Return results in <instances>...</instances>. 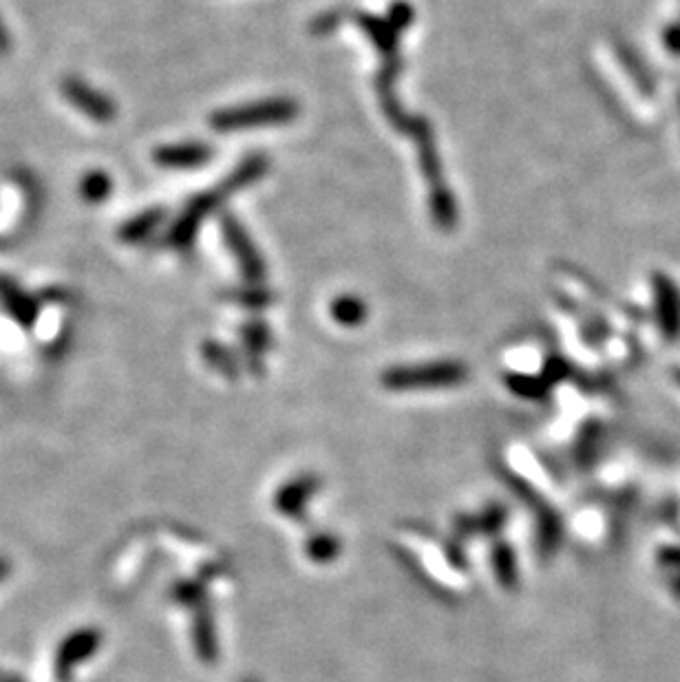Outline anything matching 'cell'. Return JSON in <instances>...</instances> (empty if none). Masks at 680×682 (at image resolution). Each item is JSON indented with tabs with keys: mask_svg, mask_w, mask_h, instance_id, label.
Listing matches in <instances>:
<instances>
[{
	"mask_svg": "<svg viewBox=\"0 0 680 682\" xmlns=\"http://www.w3.org/2000/svg\"><path fill=\"white\" fill-rule=\"evenodd\" d=\"M268 170V159L263 155H250L248 159H243L239 168L232 170V173L221 181V186L210 188L206 193L197 195L195 199H190V204L182 212V217L175 221V226L168 232V243L177 250L190 248V243L195 241L197 232L201 228L212 212L221 208L226 201L237 193V190L246 188L254 181L261 179Z\"/></svg>",
	"mask_w": 680,
	"mask_h": 682,
	"instance_id": "cell-1",
	"label": "cell"
},
{
	"mask_svg": "<svg viewBox=\"0 0 680 682\" xmlns=\"http://www.w3.org/2000/svg\"><path fill=\"white\" fill-rule=\"evenodd\" d=\"M469 378L466 369L458 360H433L420 365L391 367L382 374V387L389 391H435L453 389Z\"/></svg>",
	"mask_w": 680,
	"mask_h": 682,
	"instance_id": "cell-2",
	"label": "cell"
},
{
	"mask_svg": "<svg viewBox=\"0 0 680 682\" xmlns=\"http://www.w3.org/2000/svg\"><path fill=\"white\" fill-rule=\"evenodd\" d=\"M296 115H299V104H296V100L270 98L212 113L210 126L219 133H235L248 129H263V126L290 124Z\"/></svg>",
	"mask_w": 680,
	"mask_h": 682,
	"instance_id": "cell-3",
	"label": "cell"
},
{
	"mask_svg": "<svg viewBox=\"0 0 680 682\" xmlns=\"http://www.w3.org/2000/svg\"><path fill=\"white\" fill-rule=\"evenodd\" d=\"M221 230H223V239H226L228 243V250L237 257L241 274L246 276V281L252 285L261 283L265 279V263L261 259L259 250L254 248V243L250 241L248 232L243 230L241 223L230 215L221 219Z\"/></svg>",
	"mask_w": 680,
	"mask_h": 682,
	"instance_id": "cell-4",
	"label": "cell"
},
{
	"mask_svg": "<svg viewBox=\"0 0 680 682\" xmlns=\"http://www.w3.org/2000/svg\"><path fill=\"white\" fill-rule=\"evenodd\" d=\"M654 312L661 334L669 343L680 338V287L667 274L656 272L652 276Z\"/></svg>",
	"mask_w": 680,
	"mask_h": 682,
	"instance_id": "cell-5",
	"label": "cell"
},
{
	"mask_svg": "<svg viewBox=\"0 0 680 682\" xmlns=\"http://www.w3.org/2000/svg\"><path fill=\"white\" fill-rule=\"evenodd\" d=\"M62 93H65V98L76 106L78 111H82L95 122L109 124L118 117V106H115L113 100H109L104 93L89 87L87 82H82L78 78H67L62 82Z\"/></svg>",
	"mask_w": 680,
	"mask_h": 682,
	"instance_id": "cell-6",
	"label": "cell"
},
{
	"mask_svg": "<svg viewBox=\"0 0 680 682\" xmlns=\"http://www.w3.org/2000/svg\"><path fill=\"white\" fill-rule=\"evenodd\" d=\"M318 488H321V479L314 473L296 475L279 488V493L274 497V508L279 510L283 517L299 519L305 515V510L316 497Z\"/></svg>",
	"mask_w": 680,
	"mask_h": 682,
	"instance_id": "cell-7",
	"label": "cell"
},
{
	"mask_svg": "<svg viewBox=\"0 0 680 682\" xmlns=\"http://www.w3.org/2000/svg\"><path fill=\"white\" fill-rule=\"evenodd\" d=\"M212 148L208 144L201 142H186V144H173V146H162L155 151V164L162 168H173V170H186V168H197L210 162Z\"/></svg>",
	"mask_w": 680,
	"mask_h": 682,
	"instance_id": "cell-8",
	"label": "cell"
},
{
	"mask_svg": "<svg viewBox=\"0 0 680 682\" xmlns=\"http://www.w3.org/2000/svg\"><path fill=\"white\" fill-rule=\"evenodd\" d=\"M0 303L9 309V314H12L20 325L29 327L36 323L38 303L29 294L20 290L14 281L5 279V276H0Z\"/></svg>",
	"mask_w": 680,
	"mask_h": 682,
	"instance_id": "cell-9",
	"label": "cell"
},
{
	"mask_svg": "<svg viewBox=\"0 0 680 682\" xmlns=\"http://www.w3.org/2000/svg\"><path fill=\"white\" fill-rule=\"evenodd\" d=\"M491 566L497 583L504 590H515L519 585V566H517V554L513 546L506 541H499L493 546L491 552Z\"/></svg>",
	"mask_w": 680,
	"mask_h": 682,
	"instance_id": "cell-10",
	"label": "cell"
},
{
	"mask_svg": "<svg viewBox=\"0 0 680 682\" xmlns=\"http://www.w3.org/2000/svg\"><path fill=\"white\" fill-rule=\"evenodd\" d=\"M166 219V212L162 208H151L144 210L140 215L133 217L131 221H126L120 230V239L124 243H137L144 241L148 234H153L155 228H159V223Z\"/></svg>",
	"mask_w": 680,
	"mask_h": 682,
	"instance_id": "cell-11",
	"label": "cell"
},
{
	"mask_svg": "<svg viewBox=\"0 0 680 682\" xmlns=\"http://www.w3.org/2000/svg\"><path fill=\"white\" fill-rule=\"evenodd\" d=\"M561 539V519L555 510H541L539 521H537V552L541 557L548 559L552 552H557Z\"/></svg>",
	"mask_w": 680,
	"mask_h": 682,
	"instance_id": "cell-12",
	"label": "cell"
},
{
	"mask_svg": "<svg viewBox=\"0 0 680 682\" xmlns=\"http://www.w3.org/2000/svg\"><path fill=\"white\" fill-rule=\"evenodd\" d=\"M340 550V541L332 532H318V535L310 537L305 541V557L318 563V566H325V563H332L334 559H338Z\"/></svg>",
	"mask_w": 680,
	"mask_h": 682,
	"instance_id": "cell-13",
	"label": "cell"
},
{
	"mask_svg": "<svg viewBox=\"0 0 680 682\" xmlns=\"http://www.w3.org/2000/svg\"><path fill=\"white\" fill-rule=\"evenodd\" d=\"M332 316H334V321L340 325L356 327L360 323H365L367 307L356 296H338L332 305Z\"/></svg>",
	"mask_w": 680,
	"mask_h": 682,
	"instance_id": "cell-14",
	"label": "cell"
},
{
	"mask_svg": "<svg viewBox=\"0 0 680 682\" xmlns=\"http://www.w3.org/2000/svg\"><path fill=\"white\" fill-rule=\"evenodd\" d=\"M619 58H621V62L625 65V69L630 71V76L636 82V87H639L645 95H652L654 93V80H652L650 73H647L641 58L634 53V49L628 47V45H625V47L619 45Z\"/></svg>",
	"mask_w": 680,
	"mask_h": 682,
	"instance_id": "cell-15",
	"label": "cell"
},
{
	"mask_svg": "<svg viewBox=\"0 0 680 682\" xmlns=\"http://www.w3.org/2000/svg\"><path fill=\"white\" fill-rule=\"evenodd\" d=\"M243 343H246L248 349V356L250 358H257L265 354V349L270 347V329L265 327L261 321H252L246 327H243ZM261 367V362H259Z\"/></svg>",
	"mask_w": 680,
	"mask_h": 682,
	"instance_id": "cell-16",
	"label": "cell"
},
{
	"mask_svg": "<svg viewBox=\"0 0 680 682\" xmlns=\"http://www.w3.org/2000/svg\"><path fill=\"white\" fill-rule=\"evenodd\" d=\"M111 188H113V181L106 173H89L87 177L82 179L80 190H82V197L91 201V204H100L106 197L111 195Z\"/></svg>",
	"mask_w": 680,
	"mask_h": 682,
	"instance_id": "cell-17",
	"label": "cell"
},
{
	"mask_svg": "<svg viewBox=\"0 0 680 682\" xmlns=\"http://www.w3.org/2000/svg\"><path fill=\"white\" fill-rule=\"evenodd\" d=\"M506 382H508V387L517 393V396L530 398V400L541 398L546 393V389H548V382L537 380V378H530V376H522V374H519V376H508Z\"/></svg>",
	"mask_w": 680,
	"mask_h": 682,
	"instance_id": "cell-18",
	"label": "cell"
},
{
	"mask_svg": "<svg viewBox=\"0 0 680 682\" xmlns=\"http://www.w3.org/2000/svg\"><path fill=\"white\" fill-rule=\"evenodd\" d=\"M506 521V508L504 506H488L482 515L475 517V532L480 535H495V532L504 526Z\"/></svg>",
	"mask_w": 680,
	"mask_h": 682,
	"instance_id": "cell-19",
	"label": "cell"
},
{
	"mask_svg": "<svg viewBox=\"0 0 680 682\" xmlns=\"http://www.w3.org/2000/svg\"><path fill=\"white\" fill-rule=\"evenodd\" d=\"M599 431L601 429H599L597 422L586 424V429L581 431L579 442L575 446V455H577V460L581 464H586V462L592 460V453H594V449H597V444H599V435H601Z\"/></svg>",
	"mask_w": 680,
	"mask_h": 682,
	"instance_id": "cell-20",
	"label": "cell"
},
{
	"mask_svg": "<svg viewBox=\"0 0 680 682\" xmlns=\"http://www.w3.org/2000/svg\"><path fill=\"white\" fill-rule=\"evenodd\" d=\"M206 358L212 362V365H217L223 374H228V376H235L237 374V362L235 358H232L230 351L226 347H221V345H212L208 343L206 345Z\"/></svg>",
	"mask_w": 680,
	"mask_h": 682,
	"instance_id": "cell-21",
	"label": "cell"
},
{
	"mask_svg": "<svg viewBox=\"0 0 680 682\" xmlns=\"http://www.w3.org/2000/svg\"><path fill=\"white\" fill-rule=\"evenodd\" d=\"M235 301L241 303V305H246V307H252V309H261L265 305H270L272 298H270V292L259 290V287L252 285L250 290H237L235 292Z\"/></svg>",
	"mask_w": 680,
	"mask_h": 682,
	"instance_id": "cell-22",
	"label": "cell"
},
{
	"mask_svg": "<svg viewBox=\"0 0 680 682\" xmlns=\"http://www.w3.org/2000/svg\"><path fill=\"white\" fill-rule=\"evenodd\" d=\"M663 45H665V49L669 53H672V56L680 58V20H676V23L665 27V31H663Z\"/></svg>",
	"mask_w": 680,
	"mask_h": 682,
	"instance_id": "cell-23",
	"label": "cell"
},
{
	"mask_svg": "<svg viewBox=\"0 0 680 682\" xmlns=\"http://www.w3.org/2000/svg\"><path fill=\"white\" fill-rule=\"evenodd\" d=\"M9 49H12V40H9V34L3 25V20H0V56H7Z\"/></svg>",
	"mask_w": 680,
	"mask_h": 682,
	"instance_id": "cell-24",
	"label": "cell"
},
{
	"mask_svg": "<svg viewBox=\"0 0 680 682\" xmlns=\"http://www.w3.org/2000/svg\"><path fill=\"white\" fill-rule=\"evenodd\" d=\"M674 378H676V382H678V385H680V369H676V371H674Z\"/></svg>",
	"mask_w": 680,
	"mask_h": 682,
	"instance_id": "cell-25",
	"label": "cell"
}]
</instances>
